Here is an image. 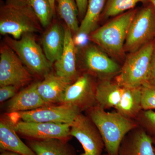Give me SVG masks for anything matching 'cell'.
I'll use <instances>...</instances> for the list:
<instances>
[{
  "label": "cell",
  "instance_id": "obj_17",
  "mask_svg": "<svg viewBox=\"0 0 155 155\" xmlns=\"http://www.w3.org/2000/svg\"><path fill=\"white\" fill-rule=\"evenodd\" d=\"M72 82L57 75L48 73L44 77V80L38 82V91L45 102L49 104L61 103L64 93Z\"/></svg>",
  "mask_w": 155,
  "mask_h": 155
},
{
  "label": "cell",
  "instance_id": "obj_29",
  "mask_svg": "<svg viewBox=\"0 0 155 155\" xmlns=\"http://www.w3.org/2000/svg\"><path fill=\"white\" fill-rule=\"evenodd\" d=\"M89 40V35L83 33H78L76 34L75 38H73L75 45L84 47L87 45Z\"/></svg>",
  "mask_w": 155,
  "mask_h": 155
},
{
  "label": "cell",
  "instance_id": "obj_34",
  "mask_svg": "<svg viewBox=\"0 0 155 155\" xmlns=\"http://www.w3.org/2000/svg\"><path fill=\"white\" fill-rule=\"evenodd\" d=\"M149 2L152 5L155 10V0H149Z\"/></svg>",
  "mask_w": 155,
  "mask_h": 155
},
{
  "label": "cell",
  "instance_id": "obj_36",
  "mask_svg": "<svg viewBox=\"0 0 155 155\" xmlns=\"http://www.w3.org/2000/svg\"><path fill=\"white\" fill-rule=\"evenodd\" d=\"M104 155H108L107 154H104Z\"/></svg>",
  "mask_w": 155,
  "mask_h": 155
},
{
  "label": "cell",
  "instance_id": "obj_7",
  "mask_svg": "<svg viewBox=\"0 0 155 155\" xmlns=\"http://www.w3.org/2000/svg\"><path fill=\"white\" fill-rule=\"evenodd\" d=\"M81 112L75 106L62 104L59 106H45L31 111L11 113L8 116L14 123L22 121L71 124Z\"/></svg>",
  "mask_w": 155,
  "mask_h": 155
},
{
  "label": "cell",
  "instance_id": "obj_9",
  "mask_svg": "<svg viewBox=\"0 0 155 155\" xmlns=\"http://www.w3.org/2000/svg\"><path fill=\"white\" fill-rule=\"evenodd\" d=\"M32 76L14 51L7 45L0 51V86H23L30 82Z\"/></svg>",
  "mask_w": 155,
  "mask_h": 155
},
{
  "label": "cell",
  "instance_id": "obj_28",
  "mask_svg": "<svg viewBox=\"0 0 155 155\" xmlns=\"http://www.w3.org/2000/svg\"><path fill=\"white\" fill-rule=\"evenodd\" d=\"M19 87L15 85H8L1 86L0 102L2 103L9 99L12 98L17 94Z\"/></svg>",
  "mask_w": 155,
  "mask_h": 155
},
{
  "label": "cell",
  "instance_id": "obj_18",
  "mask_svg": "<svg viewBox=\"0 0 155 155\" xmlns=\"http://www.w3.org/2000/svg\"><path fill=\"white\" fill-rule=\"evenodd\" d=\"M65 41V28L61 24H53L46 31L42 38L43 50L47 59L52 64L58 61L63 53Z\"/></svg>",
  "mask_w": 155,
  "mask_h": 155
},
{
  "label": "cell",
  "instance_id": "obj_35",
  "mask_svg": "<svg viewBox=\"0 0 155 155\" xmlns=\"http://www.w3.org/2000/svg\"><path fill=\"white\" fill-rule=\"evenodd\" d=\"M153 138V144L155 146V137H152ZM154 148V150H155V147Z\"/></svg>",
  "mask_w": 155,
  "mask_h": 155
},
{
  "label": "cell",
  "instance_id": "obj_21",
  "mask_svg": "<svg viewBox=\"0 0 155 155\" xmlns=\"http://www.w3.org/2000/svg\"><path fill=\"white\" fill-rule=\"evenodd\" d=\"M141 87H124L120 101L115 108L116 112L129 119H136L142 110Z\"/></svg>",
  "mask_w": 155,
  "mask_h": 155
},
{
  "label": "cell",
  "instance_id": "obj_3",
  "mask_svg": "<svg viewBox=\"0 0 155 155\" xmlns=\"http://www.w3.org/2000/svg\"><path fill=\"white\" fill-rule=\"evenodd\" d=\"M137 11L130 10L118 15L92 32L90 40L108 54L122 56L128 29Z\"/></svg>",
  "mask_w": 155,
  "mask_h": 155
},
{
  "label": "cell",
  "instance_id": "obj_8",
  "mask_svg": "<svg viewBox=\"0 0 155 155\" xmlns=\"http://www.w3.org/2000/svg\"><path fill=\"white\" fill-rule=\"evenodd\" d=\"M70 134L82 145L80 155H102L104 143L96 125L88 116L80 113L70 126Z\"/></svg>",
  "mask_w": 155,
  "mask_h": 155
},
{
  "label": "cell",
  "instance_id": "obj_14",
  "mask_svg": "<svg viewBox=\"0 0 155 155\" xmlns=\"http://www.w3.org/2000/svg\"><path fill=\"white\" fill-rule=\"evenodd\" d=\"M14 122L9 116H2L0 120V148L2 151H9L21 155H37L17 134Z\"/></svg>",
  "mask_w": 155,
  "mask_h": 155
},
{
  "label": "cell",
  "instance_id": "obj_24",
  "mask_svg": "<svg viewBox=\"0 0 155 155\" xmlns=\"http://www.w3.org/2000/svg\"><path fill=\"white\" fill-rule=\"evenodd\" d=\"M149 2V0H107L104 8L105 17L118 16L133 9L138 3Z\"/></svg>",
  "mask_w": 155,
  "mask_h": 155
},
{
  "label": "cell",
  "instance_id": "obj_20",
  "mask_svg": "<svg viewBox=\"0 0 155 155\" xmlns=\"http://www.w3.org/2000/svg\"><path fill=\"white\" fill-rule=\"evenodd\" d=\"M28 144L37 155H76L75 149L65 140L31 139Z\"/></svg>",
  "mask_w": 155,
  "mask_h": 155
},
{
  "label": "cell",
  "instance_id": "obj_33",
  "mask_svg": "<svg viewBox=\"0 0 155 155\" xmlns=\"http://www.w3.org/2000/svg\"><path fill=\"white\" fill-rule=\"evenodd\" d=\"M0 155H21L16 153L11 152L9 151H2V153Z\"/></svg>",
  "mask_w": 155,
  "mask_h": 155
},
{
  "label": "cell",
  "instance_id": "obj_22",
  "mask_svg": "<svg viewBox=\"0 0 155 155\" xmlns=\"http://www.w3.org/2000/svg\"><path fill=\"white\" fill-rule=\"evenodd\" d=\"M106 0H88L86 13L79 26L78 33L90 35L95 30L100 15L105 8Z\"/></svg>",
  "mask_w": 155,
  "mask_h": 155
},
{
  "label": "cell",
  "instance_id": "obj_13",
  "mask_svg": "<svg viewBox=\"0 0 155 155\" xmlns=\"http://www.w3.org/2000/svg\"><path fill=\"white\" fill-rule=\"evenodd\" d=\"M117 155H155L152 137L138 126L125 137Z\"/></svg>",
  "mask_w": 155,
  "mask_h": 155
},
{
  "label": "cell",
  "instance_id": "obj_16",
  "mask_svg": "<svg viewBox=\"0 0 155 155\" xmlns=\"http://www.w3.org/2000/svg\"><path fill=\"white\" fill-rule=\"evenodd\" d=\"M38 82L32 84L11 99L7 104L9 114L31 111L51 105L45 102L38 93Z\"/></svg>",
  "mask_w": 155,
  "mask_h": 155
},
{
  "label": "cell",
  "instance_id": "obj_15",
  "mask_svg": "<svg viewBox=\"0 0 155 155\" xmlns=\"http://www.w3.org/2000/svg\"><path fill=\"white\" fill-rule=\"evenodd\" d=\"M72 31L65 28L64 50L60 59L54 63L56 73L73 82L77 79L76 66V50Z\"/></svg>",
  "mask_w": 155,
  "mask_h": 155
},
{
  "label": "cell",
  "instance_id": "obj_30",
  "mask_svg": "<svg viewBox=\"0 0 155 155\" xmlns=\"http://www.w3.org/2000/svg\"><path fill=\"white\" fill-rule=\"evenodd\" d=\"M80 17L84 16L87 9L88 0H75Z\"/></svg>",
  "mask_w": 155,
  "mask_h": 155
},
{
  "label": "cell",
  "instance_id": "obj_25",
  "mask_svg": "<svg viewBox=\"0 0 155 155\" xmlns=\"http://www.w3.org/2000/svg\"><path fill=\"white\" fill-rule=\"evenodd\" d=\"M44 27L49 25L54 15L48 0H26Z\"/></svg>",
  "mask_w": 155,
  "mask_h": 155
},
{
  "label": "cell",
  "instance_id": "obj_19",
  "mask_svg": "<svg viewBox=\"0 0 155 155\" xmlns=\"http://www.w3.org/2000/svg\"><path fill=\"white\" fill-rule=\"evenodd\" d=\"M124 87L111 79L101 80L96 85L97 104L103 109H115L121 99Z\"/></svg>",
  "mask_w": 155,
  "mask_h": 155
},
{
  "label": "cell",
  "instance_id": "obj_32",
  "mask_svg": "<svg viewBox=\"0 0 155 155\" xmlns=\"http://www.w3.org/2000/svg\"><path fill=\"white\" fill-rule=\"evenodd\" d=\"M49 2L50 5H51V8L52 10L53 13H54V15L55 13V2L56 0H48Z\"/></svg>",
  "mask_w": 155,
  "mask_h": 155
},
{
  "label": "cell",
  "instance_id": "obj_27",
  "mask_svg": "<svg viewBox=\"0 0 155 155\" xmlns=\"http://www.w3.org/2000/svg\"><path fill=\"white\" fill-rule=\"evenodd\" d=\"M142 110H155V83L148 82L141 86Z\"/></svg>",
  "mask_w": 155,
  "mask_h": 155
},
{
  "label": "cell",
  "instance_id": "obj_10",
  "mask_svg": "<svg viewBox=\"0 0 155 155\" xmlns=\"http://www.w3.org/2000/svg\"><path fill=\"white\" fill-rule=\"evenodd\" d=\"M96 88L91 75L84 73L68 86L61 104L75 106L81 111L88 110L97 105Z\"/></svg>",
  "mask_w": 155,
  "mask_h": 155
},
{
  "label": "cell",
  "instance_id": "obj_6",
  "mask_svg": "<svg viewBox=\"0 0 155 155\" xmlns=\"http://www.w3.org/2000/svg\"><path fill=\"white\" fill-rule=\"evenodd\" d=\"M155 38V10L151 4L137 11L128 29L124 50L133 52Z\"/></svg>",
  "mask_w": 155,
  "mask_h": 155
},
{
  "label": "cell",
  "instance_id": "obj_26",
  "mask_svg": "<svg viewBox=\"0 0 155 155\" xmlns=\"http://www.w3.org/2000/svg\"><path fill=\"white\" fill-rule=\"evenodd\" d=\"M135 119L140 127L152 137H155V110H142Z\"/></svg>",
  "mask_w": 155,
  "mask_h": 155
},
{
  "label": "cell",
  "instance_id": "obj_11",
  "mask_svg": "<svg viewBox=\"0 0 155 155\" xmlns=\"http://www.w3.org/2000/svg\"><path fill=\"white\" fill-rule=\"evenodd\" d=\"M82 61L88 73L97 76L101 80L111 79L114 76H117L122 68L104 51L94 45L85 47Z\"/></svg>",
  "mask_w": 155,
  "mask_h": 155
},
{
  "label": "cell",
  "instance_id": "obj_1",
  "mask_svg": "<svg viewBox=\"0 0 155 155\" xmlns=\"http://www.w3.org/2000/svg\"><path fill=\"white\" fill-rule=\"evenodd\" d=\"M88 117L99 131L108 155H117L122 140L138 127L137 122L116 111L107 112L97 105L87 110Z\"/></svg>",
  "mask_w": 155,
  "mask_h": 155
},
{
  "label": "cell",
  "instance_id": "obj_2",
  "mask_svg": "<svg viewBox=\"0 0 155 155\" xmlns=\"http://www.w3.org/2000/svg\"><path fill=\"white\" fill-rule=\"evenodd\" d=\"M41 24L26 0H8L1 6L0 32L19 39L27 33L40 32Z\"/></svg>",
  "mask_w": 155,
  "mask_h": 155
},
{
  "label": "cell",
  "instance_id": "obj_4",
  "mask_svg": "<svg viewBox=\"0 0 155 155\" xmlns=\"http://www.w3.org/2000/svg\"><path fill=\"white\" fill-rule=\"evenodd\" d=\"M155 41H152L127 57L116 81L120 86L128 88L140 87L149 82L151 62Z\"/></svg>",
  "mask_w": 155,
  "mask_h": 155
},
{
  "label": "cell",
  "instance_id": "obj_5",
  "mask_svg": "<svg viewBox=\"0 0 155 155\" xmlns=\"http://www.w3.org/2000/svg\"><path fill=\"white\" fill-rule=\"evenodd\" d=\"M32 34H25L19 39L7 36L5 41L30 72L44 77L50 72L53 64L47 59Z\"/></svg>",
  "mask_w": 155,
  "mask_h": 155
},
{
  "label": "cell",
  "instance_id": "obj_31",
  "mask_svg": "<svg viewBox=\"0 0 155 155\" xmlns=\"http://www.w3.org/2000/svg\"><path fill=\"white\" fill-rule=\"evenodd\" d=\"M149 81L155 83V41L151 62L150 75Z\"/></svg>",
  "mask_w": 155,
  "mask_h": 155
},
{
  "label": "cell",
  "instance_id": "obj_12",
  "mask_svg": "<svg viewBox=\"0 0 155 155\" xmlns=\"http://www.w3.org/2000/svg\"><path fill=\"white\" fill-rule=\"evenodd\" d=\"M14 123L17 133L31 139H58L68 140L71 136L70 124L22 121Z\"/></svg>",
  "mask_w": 155,
  "mask_h": 155
},
{
  "label": "cell",
  "instance_id": "obj_23",
  "mask_svg": "<svg viewBox=\"0 0 155 155\" xmlns=\"http://www.w3.org/2000/svg\"><path fill=\"white\" fill-rule=\"evenodd\" d=\"M58 14L64 20L67 27L75 35L78 32V9L75 0H56Z\"/></svg>",
  "mask_w": 155,
  "mask_h": 155
}]
</instances>
